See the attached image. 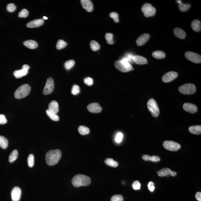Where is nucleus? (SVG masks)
Returning a JSON list of instances; mask_svg holds the SVG:
<instances>
[{
	"label": "nucleus",
	"instance_id": "nucleus-1",
	"mask_svg": "<svg viewBox=\"0 0 201 201\" xmlns=\"http://www.w3.org/2000/svg\"><path fill=\"white\" fill-rule=\"evenodd\" d=\"M61 156V151L59 149L52 150L49 151L46 155V160L47 165H55L60 160Z\"/></svg>",
	"mask_w": 201,
	"mask_h": 201
},
{
	"label": "nucleus",
	"instance_id": "nucleus-2",
	"mask_svg": "<svg viewBox=\"0 0 201 201\" xmlns=\"http://www.w3.org/2000/svg\"><path fill=\"white\" fill-rule=\"evenodd\" d=\"M72 182L74 187H78L82 186H88L91 183V180L89 177L86 175L77 174L73 178Z\"/></svg>",
	"mask_w": 201,
	"mask_h": 201
},
{
	"label": "nucleus",
	"instance_id": "nucleus-3",
	"mask_svg": "<svg viewBox=\"0 0 201 201\" xmlns=\"http://www.w3.org/2000/svg\"><path fill=\"white\" fill-rule=\"evenodd\" d=\"M31 90L30 86L27 84L22 85L16 90L14 93V96L17 99H23L29 94Z\"/></svg>",
	"mask_w": 201,
	"mask_h": 201
},
{
	"label": "nucleus",
	"instance_id": "nucleus-4",
	"mask_svg": "<svg viewBox=\"0 0 201 201\" xmlns=\"http://www.w3.org/2000/svg\"><path fill=\"white\" fill-rule=\"evenodd\" d=\"M115 65L117 69L122 72H127L134 70L130 63L123 59L115 61Z\"/></svg>",
	"mask_w": 201,
	"mask_h": 201
},
{
	"label": "nucleus",
	"instance_id": "nucleus-5",
	"mask_svg": "<svg viewBox=\"0 0 201 201\" xmlns=\"http://www.w3.org/2000/svg\"><path fill=\"white\" fill-rule=\"evenodd\" d=\"M147 107L148 110L151 113L152 116L157 118L159 115V109L157 103L154 99H151L147 102Z\"/></svg>",
	"mask_w": 201,
	"mask_h": 201
},
{
	"label": "nucleus",
	"instance_id": "nucleus-6",
	"mask_svg": "<svg viewBox=\"0 0 201 201\" xmlns=\"http://www.w3.org/2000/svg\"><path fill=\"white\" fill-rule=\"evenodd\" d=\"M179 91L184 95H191L196 92V88L193 84L189 83L181 85L178 88Z\"/></svg>",
	"mask_w": 201,
	"mask_h": 201
},
{
	"label": "nucleus",
	"instance_id": "nucleus-7",
	"mask_svg": "<svg viewBox=\"0 0 201 201\" xmlns=\"http://www.w3.org/2000/svg\"><path fill=\"white\" fill-rule=\"evenodd\" d=\"M142 12L146 17H153L155 14V8L153 7L152 5L149 3H146L143 5L141 8Z\"/></svg>",
	"mask_w": 201,
	"mask_h": 201
},
{
	"label": "nucleus",
	"instance_id": "nucleus-8",
	"mask_svg": "<svg viewBox=\"0 0 201 201\" xmlns=\"http://www.w3.org/2000/svg\"><path fill=\"white\" fill-rule=\"evenodd\" d=\"M163 146L165 149L171 151H178L181 147L179 144L173 141H165L163 143Z\"/></svg>",
	"mask_w": 201,
	"mask_h": 201
},
{
	"label": "nucleus",
	"instance_id": "nucleus-9",
	"mask_svg": "<svg viewBox=\"0 0 201 201\" xmlns=\"http://www.w3.org/2000/svg\"><path fill=\"white\" fill-rule=\"evenodd\" d=\"M187 59L193 63H200L201 62V55L191 52H187L185 54Z\"/></svg>",
	"mask_w": 201,
	"mask_h": 201
},
{
	"label": "nucleus",
	"instance_id": "nucleus-10",
	"mask_svg": "<svg viewBox=\"0 0 201 201\" xmlns=\"http://www.w3.org/2000/svg\"><path fill=\"white\" fill-rule=\"evenodd\" d=\"M54 88V82L52 77L47 79L46 83L44 88L43 93L44 95L49 94L53 91Z\"/></svg>",
	"mask_w": 201,
	"mask_h": 201
},
{
	"label": "nucleus",
	"instance_id": "nucleus-11",
	"mask_svg": "<svg viewBox=\"0 0 201 201\" xmlns=\"http://www.w3.org/2000/svg\"><path fill=\"white\" fill-rule=\"evenodd\" d=\"M30 69V66L27 64H24L20 70L15 71L14 72V75L17 78H20L28 74V70Z\"/></svg>",
	"mask_w": 201,
	"mask_h": 201
},
{
	"label": "nucleus",
	"instance_id": "nucleus-12",
	"mask_svg": "<svg viewBox=\"0 0 201 201\" xmlns=\"http://www.w3.org/2000/svg\"><path fill=\"white\" fill-rule=\"evenodd\" d=\"M178 76L177 73L174 71H170L167 73L162 77V81L165 83L170 82L176 79Z\"/></svg>",
	"mask_w": 201,
	"mask_h": 201
},
{
	"label": "nucleus",
	"instance_id": "nucleus-13",
	"mask_svg": "<svg viewBox=\"0 0 201 201\" xmlns=\"http://www.w3.org/2000/svg\"><path fill=\"white\" fill-rule=\"evenodd\" d=\"M158 176L161 177L167 176L168 175H171L172 176H175L177 175V172L174 171H172L169 168H164L160 170L159 171L157 172Z\"/></svg>",
	"mask_w": 201,
	"mask_h": 201
},
{
	"label": "nucleus",
	"instance_id": "nucleus-14",
	"mask_svg": "<svg viewBox=\"0 0 201 201\" xmlns=\"http://www.w3.org/2000/svg\"><path fill=\"white\" fill-rule=\"evenodd\" d=\"M21 194V190L18 187H15L11 191V198L12 201L20 200Z\"/></svg>",
	"mask_w": 201,
	"mask_h": 201
},
{
	"label": "nucleus",
	"instance_id": "nucleus-15",
	"mask_svg": "<svg viewBox=\"0 0 201 201\" xmlns=\"http://www.w3.org/2000/svg\"><path fill=\"white\" fill-rule=\"evenodd\" d=\"M87 109L90 112L94 113H100L102 110V108L98 103H92L89 104Z\"/></svg>",
	"mask_w": 201,
	"mask_h": 201
},
{
	"label": "nucleus",
	"instance_id": "nucleus-16",
	"mask_svg": "<svg viewBox=\"0 0 201 201\" xmlns=\"http://www.w3.org/2000/svg\"><path fill=\"white\" fill-rule=\"evenodd\" d=\"M44 20L43 19H39L30 21L27 24V26L29 28L39 27L44 24Z\"/></svg>",
	"mask_w": 201,
	"mask_h": 201
},
{
	"label": "nucleus",
	"instance_id": "nucleus-17",
	"mask_svg": "<svg viewBox=\"0 0 201 201\" xmlns=\"http://www.w3.org/2000/svg\"><path fill=\"white\" fill-rule=\"evenodd\" d=\"M150 37L149 34L147 33L142 34L141 36L137 38L136 41L137 45L139 46H143L148 42L149 39Z\"/></svg>",
	"mask_w": 201,
	"mask_h": 201
},
{
	"label": "nucleus",
	"instance_id": "nucleus-18",
	"mask_svg": "<svg viewBox=\"0 0 201 201\" xmlns=\"http://www.w3.org/2000/svg\"><path fill=\"white\" fill-rule=\"evenodd\" d=\"M183 108L186 111L190 113H195L197 111L196 105L190 103H185L183 105Z\"/></svg>",
	"mask_w": 201,
	"mask_h": 201
},
{
	"label": "nucleus",
	"instance_id": "nucleus-19",
	"mask_svg": "<svg viewBox=\"0 0 201 201\" xmlns=\"http://www.w3.org/2000/svg\"><path fill=\"white\" fill-rule=\"evenodd\" d=\"M80 2L82 7L85 9L87 11L91 12L92 11L94 8L93 4L90 0H81Z\"/></svg>",
	"mask_w": 201,
	"mask_h": 201
},
{
	"label": "nucleus",
	"instance_id": "nucleus-20",
	"mask_svg": "<svg viewBox=\"0 0 201 201\" xmlns=\"http://www.w3.org/2000/svg\"><path fill=\"white\" fill-rule=\"evenodd\" d=\"M133 61L136 64L139 65H142L148 64V61L146 58L142 56L139 55H134L132 58Z\"/></svg>",
	"mask_w": 201,
	"mask_h": 201
},
{
	"label": "nucleus",
	"instance_id": "nucleus-21",
	"mask_svg": "<svg viewBox=\"0 0 201 201\" xmlns=\"http://www.w3.org/2000/svg\"><path fill=\"white\" fill-rule=\"evenodd\" d=\"M48 110L53 113L57 114L59 111V106L56 101H52L49 105Z\"/></svg>",
	"mask_w": 201,
	"mask_h": 201
},
{
	"label": "nucleus",
	"instance_id": "nucleus-22",
	"mask_svg": "<svg viewBox=\"0 0 201 201\" xmlns=\"http://www.w3.org/2000/svg\"><path fill=\"white\" fill-rule=\"evenodd\" d=\"M174 33L175 36L179 39H184L186 38V32L181 28H175L174 30Z\"/></svg>",
	"mask_w": 201,
	"mask_h": 201
},
{
	"label": "nucleus",
	"instance_id": "nucleus-23",
	"mask_svg": "<svg viewBox=\"0 0 201 201\" xmlns=\"http://www.w3.org/2000/svg\"><path fill=\"white\" fill-rule=\"evenodd\" d=\"M24 45L27 48L31 49H35L37 48L38 46L37 42L33 40H29L25 41L24 42Z\"/></svg>",
	"mask_w": 201,
	"mask_h": 201
},
{
	"label": "nucleus",
	"instance_id": "nucleus-24",
	"mask_svg": "<svg viewBox=\"0 0 201 201\" xmlns=\"http://www.w3.org/2000/svg\"><path fill=\"white\" fill-rule=\"evenodd\" d=\"M191 27L194 31H200L201 29V22L198 20H193L191 23Z\"/></svg>",
	"mask_w": 201,
	"mask_h": 201
},
{
	"label": "nucleus",
	"instance_id": "nucleus-25",
	"mask_svg": "<svg viewBox=\"0 0 201 201\" xmlns=\"http://www.w3.org/2000/svg\"><path fill=\"white\" fill-rule=\"evenodd\" d=\"M179 3L178 8L182 12L187 11L191 7V5L190 4H184L181 1H177Z\"/></svg>",
	"mask_w": 201,
	"mask_h": 201
},
{
	"label": "nucleus",
	"instance_id": "nucleus-26",
	"mask_svg": "<svg viewBox=\"0 0 201 201\" xmlns=\"http://www.w3.org/2000/svg\"><path fill=\"white\" fill-rule=\"evenodd\" d=\"M189 130V132L193 134L200 135L201 133V126L200 125L190 126Z\"/></svg>",
	"mask_w": 201,
	"mask_h": 201
},
{
	"label": "nucleus",
	"instance_id": "nucleus-27",
	"mask_svg": "<svg viewBox=\"0 0 201 201\" xmlns=\"http://www.w3.org/2000/svg\"><path fill=\"white\" fill-rule=\"evenodd\" d=\"M142 159L146 161H151L154 162H159L161 160L160 158L157 156H151L148 155H143L142 157Z\"/></svg>",
	"mask_w": 201,
	"mask_h": 201
},
{
	"label": "nucleus",
	"instance_id": "nucleus-28",
	"mask_svg": "<svg viewBox=\"0 0 201 201\" xmlns=\"http://www.w3.org/2000/svg\"><path fill=\"white\" fill-rule=\"evenodd\" d=\"M153 58L158 59H161L165 58L166 56L165 53L162 51H156L153 52L152 53Z\"/></svg>",
	"mask_w": 201,
	"mask_h": 201
},
{
	"label": "nucleus",
	"instance_id": "nucleus-29",
	"mask_svg": "<svg viewBox=\"0 0 201 201\" xmlns=\"http://www.w3.org/2000/svg\"><path fill=\"white\" fill-rule=\"evenodd\" d=\"M46 113L48 116L51 119L53 120L54 121H58L59 120V117L58 115H57V114L53 113L48 109L46 111Z\"/></svg>",
	"mask_w": 201,
	"mask_h": 201
},
{
	"label": "nucleus",
	"instance_id": "nucleus-30",
	"mask_svg": "<svg viewBox=\"0 0 201 201\" xmlns=\"http://www.w3.org/2000/svg\"><path fill=\"white\" fill-rule=\"evenodd\" d=\"M105 162L107 165L111 167H116L118 165V163L112 158H107L105 160Z\"/></svg>",
	"mask_w": 201,
	"mask_h": 201
},
{
	"label": "nucleus",
	"instance_id": "nucleus-31",
	"mask_svg": "<svg viewBox=\"0 0 201 201\" xmlns=\"http://www.w3.org/2000/svg\"><path fill=\"white\" fill-rule=\"evenodd\" d=\"M8 141L5 137L0 136V146L4 149H6L8 146Z\"/></svg>",
	"mask_w": 201,
	"mask_h": 201
},
{
	"label": "nucleus",
	"instance_id": "nucleus-32",
	"mask_svg": "<svg viewBox=\"0 0 201 201\" xmlns=\"http://www.w3.org/2000/svg\"><path fill=\"white\" fill-rule=\"evenodd\" d=\"M90 47L91 50L93 51H96L99 50L100 48V46L99 44L96 41L93 40L91 41L90 43Z\"/></svg>",
	"mask_w": 201,
	"mask_h": 201
},
{
	"label": "nucleus",
	"instance_id": "nucleus-33",
	"mask_svg": "<svg viewBox=\"0 0 201 201\" xmlns=\"http://www.w3.org/2000/svg\"><path fill=\"white\" fill-rule=\"evenodd\" d=\"M18 156V152L17 150H14L9 155V160L11 163L14 162L17 159Z\"/></svg>",
	"mask_w": 201,
	"mask_h": 201
},
{
	"label": "nucleus",
	"instance_id": "nucleus-34",
	"mask_svg": "<svg viewBox=\"0 0 201 201\" xmlns=\"http://www.w3.org/2000/svg\"><path fill=\"white\" fill-rule=\"evenodd\" d=\"M78 131L80 134L83 135L88 134L90 132V129L88 127L83 126L79 127Z\"/></svg>",
	"mask_w": 201,
	"mask_h": 201
},
{
	"label": "nucleus",
	"instance_id": "nucleus-35",
	"mask_svg": "<svg viewBox=\"0 0 201 201\" xmlns=\"http://www.w3.org/2000/svg\"><path fill=\"white\" fill-rule=\"evenodd\" d=\"M67 45V42L62 39H59L56 44V48L58 50H61L64 48Z\"/></svg>",
	"mask_w": 201,
	"mask_h": 201
},
{
	"label": "nucleus",
	"instance_id": "nucleus-36",
	"mask_svg": "<svg viewBox=\"0 0 201 201\" xmlns=\"http://www.w3.org/2000/svg\"><path fill=\"white\" fill-rule=\"evenodd\" d=\"M75 64V61L74 60H70L67 61L64 63V67L65 68L69 70L72 68Z\"/></svg>",
	"mask_w": 201,
	"mask_h": 201
},
{
	"label": "nucleus",
	"instance_id": "nucleus-37",
	"mask_svg": "<svg viewBox=\"0 0 201 201\" xmlns=\"http://www.w3.org/2000/svg\"><path fill=\"white\" fill-rule=\"evenodd\" d=\"M105 38L107 42L109 44H113L114 43L113 41V35L112 33H107L105 34Z\"/></svg>",
	"mask_w": 201,
	"mask_h": 201
},
{
	"label": "nucleus",
	"instance_id": "nucleus-38",
	"mask_svg": "<svg viewBox=\"0 0 201 201\" xmlns=\"http://www.w3.org/2000/svg\"><path fill=\"white\" fill-rule=\"evenodd\" d=\"M28 164L30 167H32L34 165V157L32 154H30L28 156L27 160Z\"/></svg>",
	"mask_w": 201,
	"mask_h": 201
},
{
	"label": "nucleus",
	"instance_id": "nucleus-39",
	"mask_svg": "<svg viewBox=\"0 0 201 201\" xmlns=\"http://www.w3.org/2000/svg\"><path fill=\"white\" fill-rule=\"evenodd\" d=\"M80 87L77 85H74L72 86L71 93L74 95H77L80 93Z\"/></svg>",
	"mask_w": 201,
	"mask_h": 201
},
{
	"label": "nucleus",
	"instance_id": "nucleus-40",
	"mask_svg": "<svg viewBox=\"0 0 201 201\" xmlns=\"http://www.w3.org/2000/svg\"><path fill=\"white\" fill-rule=\"evenodd\" d=\"M29 12L27 9H22L21 11L19 13L18 16L20 18H26L28 16Z\"/></svg>",
	"mask_w": 201,
	"mask_h": 201
},
{
	"label": "nucleus",
	"instance_id": "nucleus-41",
	"mask_svg": "<svg viewBox=\"0 0 201 201\" xmlns=\"http://www.w3.org/2000/svg\"><path fill=\"white\" fill-rule=\"evenodd\" d=\"M110 16L113 19L115 23H118L119 22V18H118L119 15L117 13L115 12L111 13L110 14Z\"/></svg>",
	"mask_w": 201,
	"mask_h": 201
},
{
	"label": "nucleus",
	"instance_id": "nucleus-42",
	"mask_svg": "<svg viewBox=\"0 0 201 201\" xmlns=\"http://www.w3.org/2000/svg\"><path fill=\"white\" fill-rule=\"evenodd\" d=\"M123 197L121 195H115L112 196L111 201H123Z\"/></svg>",
	"mask_w": 201,
	"mask_h": 201
},
{
	"label": "nucleus",
	"instance_id": "nucleus-43",
	"mask_svg": "<svg viewBox=\"0 0 201 201\" xmlns=\"http://www.w3.org/2000/svg\"><path fill=\"white\" fill-rule=\"evenodd\" d=\"M16 6L14 4H9L7 6V10L8 11L12 12L14 11L16 9Z\"/></svg>",
	"mask_w": 201,
	"mask_h": 201
},
{
	"label": "nucleus",
	"instance_id": "nucleus-44",
	"mask_svg": "<svg viewBox=\"0 0 201 201\" xmlns=\"http://www.w3.org/2000/svg\"><path fill=\"white\" fill-rule=\"evenodd\" d=\"M123 134L121 133H118L117 134L116 137L115 138V142L118 143H120L122 141L123 138Z\"/></svg>",
	"mask_w": 201,
	"mask_h": 201
},
{
	"label": "nucleus",
	"instance_id": "nucleus-45",
	"mask_svg": "<svg viewBox=\"0 0 201 201\" xmlns=\"http://www.w3.org/2000/svg\"><path fill=\"white\" fill-rule=\"evenodd\" d=\"M132 187L133 189L134 190H140L141 187V184L139 181H136L133 183Z\"/></svg>",
	"mask_w": 201,
	"mask_h": 201
},
{
	"label": "nucleus",
	"instance_id": "nucleus-46",
	"mask_svg": "<svg viewBox=\"0 0 201 201\" xmlns=\"http://www.w3.org/2000/svg\"><path fill=\"white\" fill-rule=\"evenodd\" d=\"M84 82L86 85L88 86H91L93 84V79L90 77H87L84 79Z\"/></svg>",
	"mask_w": 201,
	"mask_h": 201
},
{
	"label": "nucleus",
	"instance_id": "nucleus-47",
	"mask_svg": "<svg viewBox=\"0 0 201 201\" xmlns=\"http://www.w3.org/2000/svg\"><path fill=\"white\" fill-rule=\"evenodd\" d=\"M7 122V120L5 115H0V124H6Z\"/></svg>",
	"mask_w": 201,
	"mask_h": 201
},
{
	"label": "nucleus",
	"instance_id": "nucleus-48",
	"mask_svg": "<svg viewBox=\"0 0 201 201\" xmlns=\"http://www.w3.org/2000/svg\"><path fill=\"white\" fill-rule=\"evenodd\" d=\"M149 190L151 192H153L155 189L154 183L152 181H150L148 183V185Z\"/></svg>",
	"mask_w": 201,
	"mask_h": 201
},
{
	"label": "nucleus",
	"instance_id": "nucleus-49",
	"mask_svg": "<svg viewBox=\"0 0 201 201\" xmlns=\"http://www.w3.org/2000/svg\"><path fill=\"white\" fill-rule=\"evenodd\" d=\"M196 199L199 201H201V193L199 192L196 193Z\"/></svg>",
	"mask_w": 201,
	"mask_h": 201
},
{
	"label": "nucleus",
	"instance_id": "nucleus-50",
	"mask_svg": "<svg viewBox=\"0 0 201 201\" xmlns=\"http://www.w3.org/2000/svg\"><path fill=\"white\" fill-rule=\"evenodd\" d=\"M43 18L44 19V20H47L48 19V18H47L46 17L44 16L43 17Z\"/></svg>",
	"mask_w": 201,
	"mask_h": 201
}]
</instances>
